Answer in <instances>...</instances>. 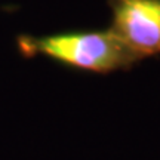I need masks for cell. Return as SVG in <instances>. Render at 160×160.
Masks as SVG:
<instances>
[{"mask_svg":"<svg viewBox=\"0 0 160 160\" xmlns=\"http://www.w3.org/2000/svg\"><path fill=\"white\" fill-rule=\"evenodd\" d=\"M18 49L25 58L46 57L70 68L107 74L129 70L142 58L111 28L70 31L51 36H19Z\"/></svg>","mask_w":160,"mask_h":160,"instance_id":"1","label":"cell"},{"mask_svg":"<svg viewBox=\"0 0 160 160\" xmlns=\"http://www.w3.org/2000/svg\"><path fill=\"white\" fill-rule=\"evenodd\" d=\"M110 28L137 55H160V0H108Z\"/></svg>","mask_w":160,"mask_h":160,"instance_id":"2","label":"cell"}]
</instances>
